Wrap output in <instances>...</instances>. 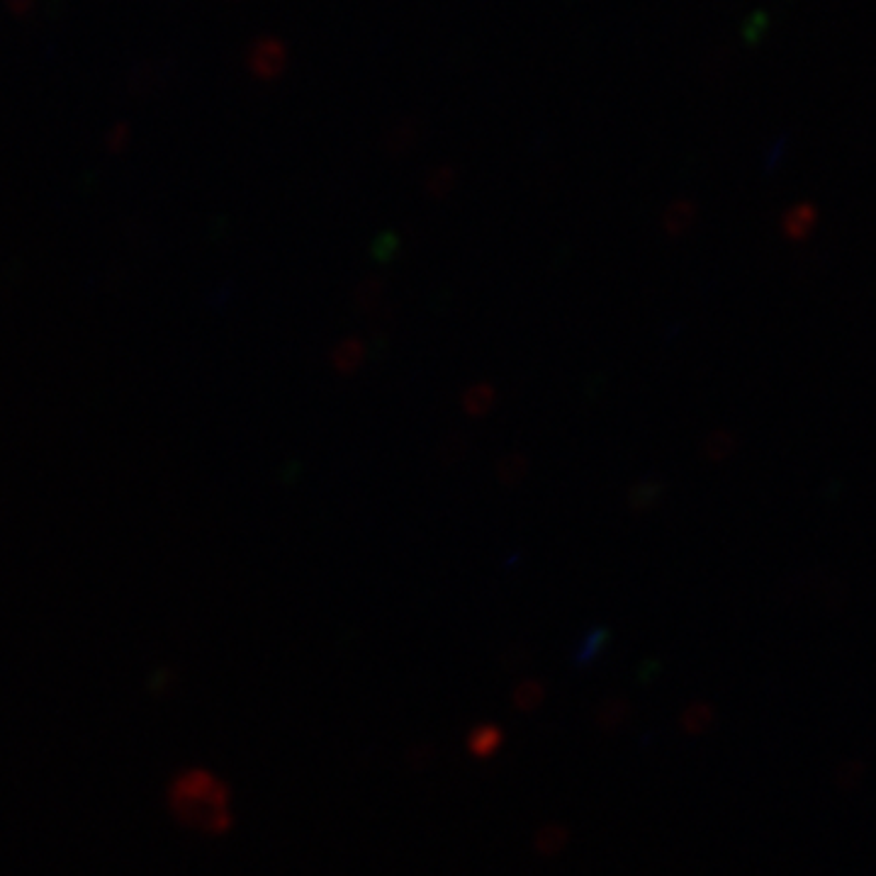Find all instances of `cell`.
<instances>
[{
    "mask_svg": "<svg viewBox=\"0 0 876 876\" xmlns=\"http://www.w3.org/2000/svg\"><path fill=\"white\" fill-rule=\"evenodd\" d=\"M363 358H366V346H363V341H358V339H346L344 344H341L339 348H336V354H334V366L341 370V372H354L360 363H363Z\"/></svg>",
    "mask_w": 876,
    "mask_h": 876,
    "instance_id": "3957f363",
    "label": "cell"
},
{
    "mask_svg": "<svg viewBox=\"0 0 876 876\" xmlns=\"http://www.w3.org/2000/svg\"><path fill=\"white\" fill-rule=\"evenodd\" d=\"M733 448H735L733 436L729 431H719L707 441V455L711 458V461H723V458H729Z\"/></svg>",
    "mask_w": 876,
    "mask_h": 876,
    "instance_id": "8fae6325",
    "label": "cell"
},
{
    "mask_svg": "<svg viewBox=\"0 0 876 876\" xmlns=\"http://www.w3.org/2000/svg\"><path fill=\"white\" fill-rule=\"evenodd\" d=\"M416 137H419V127H416L414 120H402L388 137V152L392 156H400L412 149V144L416 142Z\"/></svg>",
    "mask_w": 876,
    "mask_h": 876,
    "instance_id": "277c9868",
    "label": "cell"
},
{
    "mask_svg": "<svg viewBox=\"0 0 876 876\" xmlns=\"http://www.w3.org/2000/svg\"><path fill=\"white\" fill-rule=\"evenodd\" d=\"M166 808L180 828L217 838L234 826L232 786L205 765H188L168 779Z\"/></svg>",
    "mask_w": 876,
    "mask_h": 876,
    "instance_id": "6da1fadb",
    "label": "cell"
},
{
    "mask_svg": "<svg viewBox=\"0 0 876 876\" xmlns=\"http://www.w3.org/2000/svg\"><path fill=\"white\" fill-rule=\"evenodd\" d=\"M662 497V485L660 483H640L634 489H630L628 495V505L634 507L636 511L640 509H648V507H655Z\"/></svg>",
    "mask_w": 876,
    "mask_h": 876,
    "instance_id": "52a82bcc",
    "label": "cell"
},
{
    "mask_svg": "<svg viewBox=\"0 0 876 876\" xmlns=\"http://www.w3.org/2000/svg\"><path fill=\"white\" fill-rule=\"evenodd\" d=\"M495 402V390L493 384H475L473 390H467V394L463 398V407L470 416H483L489 412Z\"/></svg>",
    "mask_w": 876,
    "mask_h": 876,
    "instance_id": "5b68a950",
    "label": "cell"
},
{
    "mask_svg": "<svg viewBox=\"0 0 876 876\" xmlns=\"http://www.w3.org/2000/svg\"><path fill=\"white\" fill-rule=\"evenodd\" d=\"M382 293H384V283L380 281V277H368V281L363 283L358 291V300H356L358 309H363V312H372V309L378 307Z\"/></svg>",
    "mask_w": 876,
    "mask_h": 876,
    "instance_id": "ba28073f",
    "label": "cell"
},
{
    "mask_svg": "<svg viewBox=\"0 0 876 876\" xmlns=\"http://www.w3.org/2000/svg\"><path fill=\"white\" fill-rule=\"evenodd\" d=\"M465 451H467V438L461 431H455L446 438V441L441 443V451L438 453H441V461L446 465H453L455 461H461Z\"/></svg>",
    "mask_w": 876,
    "mask_h": 876,
    "instance_id": "9c48e42d",
    "label": "cell"
},
{
    "mask_svg": "<svg viewBox=\"0 0 876 876\" xmlns=\"http://www.w3.org/2000/svg\"><path fill=\"white\" fill-rule=\"evenodd\" d=\"M453 184H455V170H453V168H448V166H443V168L434 170L431 178H429V184H426V188H429L431 196H436V198H446L448 192L453 190Z\"/></svg>",
    "mask_w": 876,
    "mask_h": 876,
    "instance_id": "30bf717a",
    "label": "cell"
},
{
    "mask_svg": "<svg viewBox=\"0 0 876 876\" xmlns=\"http://www.w3.org/2000/svg\"><path fill=\"white\" fill-rule=\"evenodd\" d=\"M694 215H697V205H694L691 200H677L675 205L667 210V217H665L667 234H672V237L685 234L689 229V224L694 222Z\"/></svg>",
    "mask_w": 876,
    "mask_h": 876,
    "instance_id": "7a4b0ae2",
    "label": "cell"
},
{
    "mask_svg": "<svg viewBox=\"0 0 876 876\" xmlns=\"http://www.w3.org/2000/svg\"><path fill=\"white\" fill-rule=\"evenodd\" d=\"M529 473V461L519 453H511L507 458H501L499 467H497V475L501 480V485H517L519 480Z\"/></svg>",
    "mask_w": 876,
    "mask_h": 876,
    "instance_id": "8992f818",
    "label": "cell"
},
{
    "mask_svg": "<svg viewBox=\"0 0 876 876\" xmlns=\"http://www.w3.org/2000/svg\"><path fill=\"white\" fill-rule=\"evenodd\" d=\"M810 222H814V212L806 210V208L794 210L792 215L786 217V232H789V237H801V234L806 232V227H808Z\"/></svg>",
    "mask_w": 876,
    "mask_h": 876,
    "instance_id": "7c38bea8",
    "label": "cell"
}]
</instances>
